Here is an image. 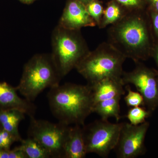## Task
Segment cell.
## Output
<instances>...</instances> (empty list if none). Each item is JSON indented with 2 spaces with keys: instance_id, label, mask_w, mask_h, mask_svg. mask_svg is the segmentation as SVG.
<instances>
[{
  "instance_id": "6da1fadb",
  "label": "cell",
  "mask_w": 158,
  "mask_h": 158,
  "mask_svg": "<svg viewBox=\"0 0 158 158\" xmlns=\"http://www.w3.org/2000/svg\"><path fill=\"white\" fill-rule=\"evenodd\" d=\"M108 42L135 62L152 57L156 40L147 8L129 11L120 21L110 26Z\"/></svg>"
},
{
  "instance_id": "7a4b0ae2",
  "label": "cell",
  "mask_w": 158,
  "mask_h": 158,
  "mask_svg": "<svg viewBox=\"0 0 158 158\" xmlns=\"http://www.w3.org/2000/svg\"><path fill=\"white\" fill-rule=\"evenodd\" d=\"M49 106L59 122L83 126L92 112L94 100L90 85L65 83L50 88Z\"/></svg>"
},
{
  "instance_id": "3957f363",
  "label": "cell",
  "mask_w": 158,
  "mask_h": 158,
  "mask_svg": "<svg viewBox=\"0 0 158 158\" xmlns=\"http://www.w3.org/2000/svg\"><path fill=\"white\" fill-rule=\"evenodd\" d=\"M121 52L109 42L100 44L79 62L76 69L93 85L106 78L121 79L123 65L126 59Z\"/></svg>"
},
{
  "instance_id": "277c9868",
  "label": "cell",
  "mask_w": 158,
  "mask_h": 158,
  "mask_svg": "<svg viewBox=\"0 0 158 158\" xmlns=\"http://www.w3.org/2000/svg\"><path fill=\"white\" fill-rule=\"evenodd\" d=\"M62 79L51 54H36L24 65L16 88L25 98L33 102L46 88L59 85Z\"/></svg>"
},
{
  "instance_id": "5b68a950",
  "label": "cell",
  "mask_w": 158,
  "mask_h": 158,
  "mask_svg": "<svg viewBox=\"0 0 158 158\" xmlns=\"http://www.w3.org/2000/svg\"><path fill=\"white\" fill-rule=\"evenodd\" d=\"M52 45L51 56L62 78L90 51L81 30H69L59 24L53 31Z\"/></svg>"
},
{
  "instance_id": "8992f818",
  "label": "cell",
  "mask_w": 158,
  "mask_h": 158,
  "mask_svg": "<svg viewBox=\"0 0 158 158\" xmlns=\"http://www.w3.org/2000/svg\"><path fill=\"white\" fill-rule=\"evenodd\" d=\"M122 125L123 123H111L101 119L83 126L87 154L95 153L101 157H107L117 145Z\"/></svg>"
},
{
  "instance_id": "52a82bcc",
  "label": "cell",
  "mask_w": 158,
  "mask_h": 158,
  "mask_svg": "<svg viewBox=\"0 0 158 158\" xmlns=\"http://www.w3.org/2000/svg\"><path fill=\"white\" fill-rule=\"evenodd\" d=\"M70 127L59 122L49 121L30 117L28 135L36 140L45 148L51 158H64V148Z\"/></svg>"
},
{
  "instance_id": "ba28073f",
  "label": "cell",
  "mask_w": 158,
  "mask_h": 158,
  "mask_svg": "<svg viewBox=\"0 0 158 158\" xmlns=\"http://www.w3.org/2000/svg\"><path fill=\"white\" fill-rule=\"evenodd\" d=\"M129 72H123L122 81L125 85L131 84L144 98V106L152 113L158 108V82L156 70L150 68L141 62Z\"/></svg>"
},
{
  "instance_id": "9c48e42d",
  "label": "cell",
  "mask_w": 158,
  "mask_h": 158,
  "mask_svg": "<svg viewBox=\"0 0 158 158\" xmlns=\"http://www.w3.org/2000/svg\"><path fill=\"white\" fill-rule=\"evenodd\" d=\"M149 123L138 125L123 123L118 143L115 148L118 158H135L144 155L146 151L144 141Z\"/></svg>"
},
{
  "instance_id": "30bf717a",
  "label": "cell",
  "mask_w": 158,
  "mask_h": 158,
  "mask_svg": "<svg viewBox=\"0 0 158 158\" xmlns=\"http://www.w3.org/2000/svg\"><path fill=\"white\" fill-rule=\"evenodd\" d=\"M59 25L73 30H81L82 28L97 26L88 13L86 6L77 0L67 1Z\"/></svg>"
},
{
  "instance_id": "8fae6325",
  "label": "cell",
  "mask_w": 158,
  "mask_h": 158,
  "mask_svg": "<svg viewBox=\"0 0 158 158\" xmlns=\"http://www.w3.org/2000/svg\"><path fill=\"white\" fill-rule=\"evenodd\" d=\"M16 87H12L6 82H0V110L15 109L23 112L29 117H34L36 106L33 102L20 97Z\"/></svg>"
},
{
  "instance_id": "7c38bea8",
  "label": "cell",
  "mask_w": 158,
  "mask_h": 158,
  "mask_svg": "<svg viewBox=\"0 0 158 158\" xmlns=\"http://www.w3.org/2000/svg\"><path fill=\"white\" fill-rule=\"evenodd\" d=\"M89 85L92 90L94 105L102 101L121 97L125 93L122 78H109Z\"/></svg>"
},
{
  "instance_id": "4fadbf2b",
  "label": "cell",
  "mask_w": 158,
  "mask_h": 158,
  "mask_svg": "<svg viewBox=\"0 0 158 158\" xmlns=\"http://www.w3.org/2000/svg\"><path fill=\"white\" fill-rule=\"evenodd\" d=\"M87 154L82 126L71 127L64 148V158H84Z\"/></svg>"
},
{
  "instance_id": "5bb4252c",
  "label": "cell",
  "mask_w": 158,
  "mask_h": 158,
  "mask_svg": "<svg viewBox=\"0 0 158 158\" xmlns=\"http://www.w3.org/2000/svg\"><path fill=\"white\" fill-rule=\"evenodd\" d=\"M25 115L23 112L15 109L0 110V127L11 133L21 142L23 139L19 131V126Z\"/></svg>"
},
{
  "instance_id": "9a60e30c",
  "label": "cell",
  "mask_w": 158,
  "mask_h": 158,
  "mask_svg": "<svg viewBox=\"0 0 158 158\" xmlns=\"http://www.w3.org/2000/svg\"><path fill=\"white\" fill-rule=\"evenodd\" d=\"M121 97L106 100L94 105L92 112L101 116L103 120H108L110 117H114L118 122L120 116V101Z\"/></svg>"
},
{
  "instance_id": "2e32d148",
  "label": "cell",
  "mask_w": 158,
  "mask_h": 158,
  "mask_svg": "<svg viewBox=\"0 0 158 158\" xmlns=\"http://www.w3.org/2000/svg\"><path fill=\"white\" fill-rule=\"evenodd\" d=\"M128 11L117 2L111 0L104 10L100 23L98 27L99 29H104L114 24L122 19Z\"/></svg>"
},
{
  "instance_id": "e0dca14e",
  "label": "cell",
  "mask_w": 158,
  "mask_h": 158,
  "mask_svg": "<svg viewBox=\"0 0 158 158\" xmlns=\"http://www.w3.org/2000/svg\"><path fill=\"white\" fill-rule=\"evenodd\" d=\"M20 142V145L15 148L24 153L27 158H51L48 152L34 138L28 137Z\"/></svg>"
},
{
  "instance_id": "ac0fdd59",
  "label": "cell",
  "mask_w": 158,
  "mask_h": 158,
  "mask_svg": "<svg viewBox=\"0 0 158 158\" xmlns=\"http://www.w3.org/2000/svg\"><path fill=\"white\" fill-rule=\"evenodd\" d=\"M151 113L150 111L141 106L134 107L129 110L126 117L130 123L138 125L146 121V118H148Z\"/></svg>"
},
{
  "instance_id": "d6986e66",
  "label": "cell",
  "mask_w": 158,
  "mask_h": 158,
  "mask_svg": "<svg viewBox=\"0 0 158 158\" xmlns=\"http://www.w3.org/2000/svg\"><path fill=\"white\" fill-rule=\"evenodd\" d=\"M86 8L90 17L94 20L97 26H98L100 23L104 10L101 2L98 0H95L87 5Z\"/></svg>"
},
{
  "instance_id": "ffe728a7",
  "label": "cell",
  "mask_w": 158,
  "mask_h": 158,
  "mask_svg": "<svg viewBox=\"0 0 158 158\" xmlns=\"http://www.w3.org/2000/svg\"><path fill=\"white\" fill-rule=\"evenodd\" d=\"M127 94L124 98L126 103L128 107L141 106H144V98L139 92L133 91L128 85L126 87Z\"/></svg>"
},
{
  "instance_id": "44dd1931",
  "label": "cell",
  "mask_w": 158,
  "mask_h": 158,
  "mask_svg": "<svg viewBox=\"0 0 158 158\" xmlns=\"http://www.w3.org/2000/svg\"><path fill=\"white\" fill-rule=\"evenodd\" d=\"M120 4L128 11L141 10L147 8L146 0H113Z\"/></svg>"
},
{
  "instance_id": "7402d4cb",
  "label": "cell",
  "mask_w": 158,
  "mask_h": 158,
  "mask_svg": "<svg viewBox=\"0 0 158 158\" xmlns=\"http://www.w3.org/2000/svg\"><path fill=\"white\" fill-rule=\"evenodd\" d=\"M16 141H19L14 136L0 127V149H10L11 145Z\"/></svg>"
},
{
  "instance_id": "603a6c76",
  "label": "cell",
  "mask_w": 158,
  "mask_h": 158,
  "mask_svg": "<svg viewBox=\"0 0 158 158\" xmlns=\"http://www.w3.org/2000/svg\"><path fill=\"white\" fill-rule=\"evenodd\" d=\"M0 158H27L24 153L15 148L13 150L0 149Z\"/></svg>"
},
{
  "instance_id": "cb8c5ba5",
  "label": "cell",
  "mask_w": 158,
  "mask_h": 158,
  "mask_svg": "<svg viewBox=\"0 0 158 158\" xmlns=\"http://www.w3.org/2000/svg\"><path fill=\"white\" fill-rule=\"evenodd\" d=\"M149 12L151 20L153 32L156 42L158 41V13L149 11Z\"/></svg>"
},
{
  "instance_id": "d4e9b609",
  "label": "cell",
  "mask_w": 158,
  "mask_h": 158,
  "mask_svg": "<svg viewBox=\"0 0 158 158\" xmlns=\"http://www.w3.org/2000/svg\"><path fill=\"white\" fill-rule=\"evenodd\" d=\"M147 9L149 12L158 13V0H146Z\"/></svg>"
},
{
  "instance_id": "484cf974",
  "label": "cell",
  "mask_w": 158,
  "mask_h": 158,
  "mask_svg": "<svg viewBox=\"0 0 158 158\" xmlns=\"http://www.w3.org/2000/svg\"><path fill=\"white\" fill-rule=\"evenodd\" d=\"M151 58L154 59L158 68V41L156 42L154 46Z\"/></svg>"
},
{
  "instance_id": "4316f807",
  "label": "cell",
  "mask_w": 158,
  "mask_h": 158,
  "mask_svg": "<svg viewBox=\"0 0 158 158\" xmlns=\"http://www.w3.org/2000/svg\"><path fill=\"white\" fill-rule=\"evenodd\" d=\"M77 1H78L80 2L83 5H85V6H86L91 2L95 1V0H77Z\"/></svg>"
},
{
  "instance_id": "83f0119b",
  "label": "cell",
  "mask_w": 158,
  "mask_h": 158,
  "mask_svg": "<svg viewBox=\"0 0 158 158\" xmlns=\"http://www.w3.org/2000/svg\"><path fill=\"white\" fill-rule=\"evenodd\" d=\"M19 1L21 2H22L25 3V4H31V3L33 2L34 1L36 0H19Z\"/></svg>"
},
{
  "instance_id": "f1b7e54d",
  "label": "cell",
  "mask_w": 158,
  "mask_h": 158,
  "mask_svg": "<svg viewBox=\"0 0 158 158\" xmlns=\"http://www.w3.org/2000/svg\"><path fill=\"white\" fill-rule=\"evenodd\" d=\"M157 73V81L158 82V70H156Z\"/></svg>"
}]
</instances>
